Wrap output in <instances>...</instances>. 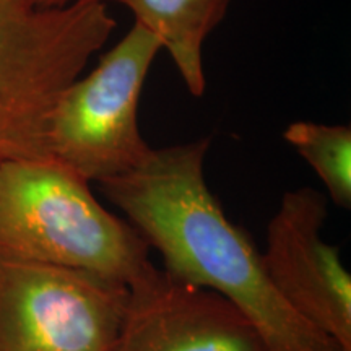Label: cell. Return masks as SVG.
Masks as SVG:
<instances>
[{"label": "cell", "instance_id": "7", "mask_svg": "<svg viewBox=\"0 0 351 351\" xmlns=\"http://www.w3.org/2000/svg\"><path fill=\"white\" fill-rule=\"evenodd\" d=\"M129 291L114 351H267L251 320L218 293L165 270Z\"/></svg>", "mask_w": 351, "mask_h": 351}, {"label": "cell", "instance_id": "4", "mask_svg": "<svg viewBox=\"0 0 351 351\" xmlns=\"http://www.w3.org/2000/svg\"><path fill=\"white\" fill-rule=\"evenodd\" d=\"M160 51L155 34L134 23L90 73L70 83L51 114L49 156L98 184L142 165L152 147L140 134V96Z\"/></svg>", "mask_w": 351, "mask_h": 351}, {"label": "cell", "instance_id": "1", "mask_svg": "<svg viewBox=\"0 0 351 351\" xmlns=\"http://www.w3.org/2000/svg\"><path fill=\"white\" fill-rule=\"evenodd\" d=\"M210 138L152 148L124 176L101 182L174 278L218 293L261 333L267 351H340L278 295L262 252L223 212L205 179Z\"/></svg>", "mask_w": 351, "mask_h": 351}, {"label": "cell", "instance_id": "5", "mask_svg": "<svg viewBox=\"0 0 351 351\" xmlns=\"http://www.w3.org/2000/svg\"><path fill=\"white\" fill-rule=\"evenodd\" d=\"M129 293L90 271L0 258V351H114Z\"/></svg>", "mask_w": 351, "mask_h": 351}, {"label": "cell", "instance_id": "9", "mask_svg": "<svg viewBox=\"0 0 351 351\" xmlns=\"http://www.w3.org/2000/svg\"><path fill=\"white\" fill-rule=\"evenodd\" d=\"M291 145L327 189L337 207H351V129L311 121L293 122L283 132Z\"/></svg>", "mask_w": 351, "mask_h": 351}, {"label": "cell", "instance_id": "10", "mask_svg": "<svg viewBox=\"0 0 351 351\" xmlns=\"http://www.w3.org/2000/svg\"><path fill=\"white\" fill-rule=\"evenodd\" d=\"M106 2L121 3V0H38V5L46 7V8H57V7L72 5V3H106Z\"/></svg>", "mask_w": 351, "mask_h": 351}, {"label": "cell", "instance_id": "8", "mask_svg": "<svg viewBox=\"0 0 351 351\" xmlns=\"http://www.w3.org/2000/svg\"><path fill=\"white\" fill-rule=\"evenodd\" d=\"M232 0H121L135 23L155 34L168 51L192 96H204V44L226 16Z\"/></svg>", "mask_w": 351, "mask_h": 351}, {"label": "cell", "instance_id": "6", "mask_svg": "<svg viewBox=\"0 0 351 351\" xmlns=\"http://www.w3.org/2000/svg\"><path fill=\"white\" fill-rule=\"evenodd\" d=\"M327 195L288 191L267 226L263 265L278 295L307 324L351 351V275L340 251L322 238Z\"/></svg>", "mask_w": 351, "mask_h": 351}, {"label": "cell", "instance_id": "2", "mask_svg": "<svg viewBox=\"0 0 351 351\" xmlns=\"http://www.w3.org/2000/svg\"><path fill=\"white\" fill-rule=\"evenodd\" d=\"M52 156L0 165V258L90 271L132 289L153 278L150 245Z\"/></svg>", "mask_w": 351, "mask_h": 351}, {"label": "cell", "instance_id": "3", "mask_svg": "<svg viewBox=\"0 0 351 351\" xmlns=\"http://www.w3.org/2000/svg\"><path fill=\"white\" fill-rule=\"evenodd\" d=\"M116 26L106 3L46 8L38 0H0V165L49 156L57 99Z\"/></svg>", "mask_w": 351, "mask_h": 351}]
</instances>
